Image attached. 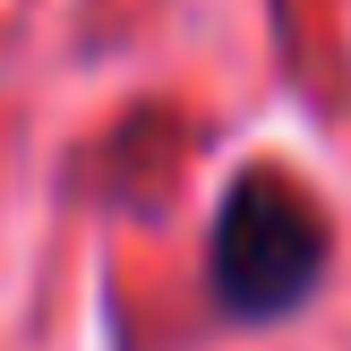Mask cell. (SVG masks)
<instances>
[{
  "instance_id": "6da1fadb",
  "label": "cell",
  "mask_w": 351,
  "mask_h": 351,
  "mask_svg": "<svg viewBox=\"0 0 351 351\" xmlns=\"http://www.w3.org/2000/svg\"><path fill=\"white\" fill-rule=\"evenodd\" d=\"M317 274H326V215L283 171L232 180L215 215V300L249 326H274L317 291Z\"/></svg>"
}]
</instances>
